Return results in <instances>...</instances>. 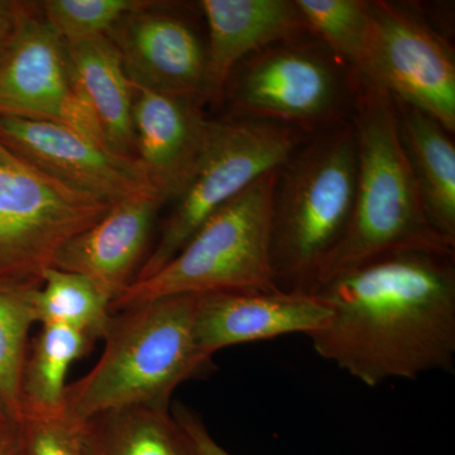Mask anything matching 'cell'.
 Wrapping results in <instances>:
<instances>
[{"label": "cell", "instance_id": "obj_1", "mask_svg": "<svg viewBox=\"0 0 455 455\" xmlns=\"http://www.w3.org/2000/svg\"><path fill=\"white\" fill-rule=\"evenodd\" d=\"M331 309L313 348L368 387L453 372L454 253L391 254L320 284Z\"/></svg>", "mask_w": 455, "mask_h": 455}, {"label": "cell", "instance_id": "obj_2", "mask_svg": "<svg viewBox=\"0 0 455 455\" xmlns=\"http://www.w3.org/2000/svg\"><path fill=\"white\" fill-rule=\"evenodd\" d=\"M352 122L357 140V185L343 238L317 269L313 289L391 254L454 253L433 229L401 137L390 92L352 74Z\"/></svg>", "mask_w": 455, "mask_h": 455}, {"label": "cell", "instance_id": "obj_3", "mask_svg": "<svg viewBox=\"0 0 455 455\" xmlns=\"http://www.w3.org/2000/svg\"><path fill=\"white\" fill-rule=\"evenodd\" d=\"M196 296H164L113 313L97 364L68 383L65 414L83 423L122 407L170 409L176 388L212 363L197 349Z\"/></svg>", "mask_w": 455, "mask_h": 455}, {"label": "cell", "instance_id": "obj_4", "mask_svg": "<svg viewBox=\"0 0 455 455\" xmlns=\"http://www.w3.org/2000/svg\"><path fill=\"white\" fill-rule=\"evenodd\" d=\"M357 140L352 119L301 143L278 171L272 265L278 289L311 292L314 277L352 218Z\"/></svg>", "mask_w": 455, "mask_h": 455}, {"label": "cell", "instance_id": "obj_5", "mask_svg": "<svg viewBox=\"0 0 455 455\" xmlns=\"http://www.w3.org/2000/svg\"><path fill=\"white\" fill-rule=\"evenodd\" d=\"M278 171L256 180L209 218L160 271L134 281L112 311L152 299L235 290H280L272 265Z\"/></svg>", "mask_w": 455, "mask_h": 455}, {"label": "cell", "instance_id": "obj_6", "mask_svg": "<svg viewBox=\"0 0 455 455\" xmlns=\"http://www.w3.org/2000/svg\"><path fill=\"white\" fill-rule=\"evenodd\" d=\"M307 132L276 123L236 118L212 122L208 142L187 187L173 202L154 250L134 281L170 262L215 212L271 171L280 169ZM133 281V283H134Z\"/></svg>", "mask_w": 455, "mask_h": 455}, {"label": "cell", "instance_id": "obj_7", "mask_svg": "<svg viewBox=\"0 0 455 455\" xmlns=\"http://www.w3.org/2000/svg\"><path fill=\"white\" fill-rule=\"evenodd\" d=\"M112 203L70 187L0 142V280L37 281Z\"/></svg>", "mask_w": 455, "mask_h": 455}, {"label": "cell", "instance_id": "obj_8", "mask_svg": "<svg viewBox=\"0 0 455 455\" xmlns=\"http://www.w3.org/2000/svg\"><path fill=\"white\" fill-rule=\"evenodd\" d=\"M331 51L299 40L260 51L236 75L230 100L236 118L309 132L344 121L353 79L343 76Z\"/></svg>", "mask_w": 455, "mask_h": 455}, {"label": "cell", "instance_id": "obj_9", "mask_svg": "<svg viewBox=\"0 0 455 455\" xmlns=\"http://www.w3.org/2000/svg\"><path fill=\"white\" fill-rule=\"evenodd\" d=\"M371 8L366 62L357 76L382 86L396 100L427 114L453 134V47L407 5L374 0Z\"/></svg>", "mask_w": 455, "mask_h": 455}, {"label": "cell", "instance_id": "obj_10", "mask_svg": "<svg viewBox=\"0 0 455 455\" xmlns=\"http://www.w3.org/2000/svg\"><path fill=\"white\" fill-rule=\"evenodd\" d=\"M0 116L59 123L106 147L68 47L44 22L38 3H29L0 59Z\"/></svg>", "mask_w": 455, "mask_h": 455}, {"label": "cell", "instance_id": "obj_11", "mask_svg": "<svg viewBox=\"0 0 455 455\" xmlns=\"http://www.w3.org/2000/svg\"><path fill=\"white\" fill-rule=\"evenodd\" d=\"M134 86L208 101V56L194 27L166 3L142 0L108 33Z\"/></svg>", "mask_w": 455, "mask_h": 455}, {"label": "cell", "instance_id": "obj_12", "mask_svg": "<svg viewBox=\"0 0 455 455\" xmlns=\"http://www.w3.org/2000/svg\"><path fill=\"white\" fill-rule=\"evenodd\" d=\"M0 142L53 179L112 204L156 193L136 157L114 154L59 123L0 116Z\"/></svg>", "mask_w": 455, "mask_h": 455}, {"label": "cell", "instance_id": "obj_13", "mask_svg": "<svg viewBox=\"0 0 455 455\" xmlns=\"http://www.w3.org/2000/svg\"><path fill=\"white\" fill-rule=\"evenodd\" d=\"M331 309L316 293L235 290L196 296V340L204 358L236 344L287 334L309 337L324 328Z\"/></svg>", "mask_w": 455, "mask_h": 455}, {"label": "cell", "instance_id": "obj_14", "mask_svg": "<svg viewBox=\"0 0 455 455\" xmlns=\"http://www.w3.org/2000/svg\"><path fill=\"white\" fill-rule=\"evenodd\" d=\"M203 104L133 85L134 156L166 203L187 187L208 142Z\"/></svg>", "mask_w": 455, "mask_h": 455}, {"label": "cell", "instance_id": "obj_15", "mask_svg": "<svg viewBox=\"0 0 455 455\" xmlns=\"http://www.w3.org/2000/svg\"><path fill=\"white\" fill-rule=\"evenodd\" d=\"M164 204L156 193L112 204L103 218L60 251L55 267L90 278L113 302L139 274Z\"/></svg>", "mask_w": 455, "mask_h": 455}, {"label": "cell", "instance_id": "obj_16", "mask_svg": "<svg viewBox=\"0 0 455 455\" xmlns=\"http://www.w3.org/2000/svg\"><path fill=\"white\" fill-rule=\"evenodd\" d=\"M208 23V100L220 101L235 66L310 33L295 0H203Z\"/></svg>", "mask_w": 455, "mask_h": 455}, {"label": "cell", "instance_id": "obj_17", "mask_svg": "<svg viewBox=\"0 0 455 455\" xmlns=\"http://www.w3.org/2000/svg\"><path fill=\"white\" fill-rule=\"evenodd\" d=\"M66 47L104 145L114 154L136 157L132 121L133 84L125 73L121 53L108 36Z\"/></svg>", "mask_w": 455, "mask_h": 455}, {"label": "cell", "instance_id": "obj_18", "mask_svg": "<svg viewBox=\"0 0 455 455\" xmlns=\"http://www.w3.org/2000/svg\"><path fill=\"white\" fill-rule=\"evenodd\" d=\"M396 100V99H395ZM401 137L433 229L455 247V146L435 119L396 100Z\"/></svg>", "mask_w": 455, "mask_h": 455}, {"label": "cell", "instance_id": "obj_19", "mask_svg": "<svg viewBox=\"0 0 455 455\" xmlns=\"http://www.w3.org/2000/svg\"><path fill=\"white\" fill-rule=\"evenodd\" d=\"M85 455H196L171 409L108 410L82 423Z\"/></svg>", "mask_w": 455, "mask_h": 455}, {"label": "cell", "instance_id": "obj_20", "mask_svg": "<svg viewBox=\"0 0 455 455\" xmlns=\"http://www.w3.org/2000/svg\"><path fill=\"white\" fill-rule=\"evenodd\" d=\"M95 341L64 325H41L29 343L23 367L22 414L64 411L68 374L75 362L92 352Z\"/></svg>", "mask_w": 455, "mask_h": 455}, {"label": "cell", "instance_id": "obj_21", "mask_svg": "<svg viewBox=\"0 0 455 455\" xmlns=\"http://www.w3.org/2000/svg\"><path fill=\"white\" fill-rule=\"evenodd\" d=\"M36 314L41 325L68 326L97 343L112 322V300L90 278L52 267L42 275Z\"/></svg>", "mask_w": 455, "mask_h": 455}, {"label": "cell", "instance_id": "obj_22", "mask_svg": "<svg viewBox=\"0 0 455 455\" xmlns=\"http://www.w3.org/2000/svg\"><path fill=\"white\" fill-rule=\"evenodd\" d=\"M37 281L0 280V405L12 420L22 416L23 367L29 331L37 323Z\"/></svg>", "mask_w": 455, "mask_h": 455}, {"label": "cell", "instance_id": "obj_23", "mask_svg": "<svg viewBox=\"0 0 455 455\" xmlns=\"http://www.w3.org/2000/svg\"><path fill=\"white\" fill-rule=\"evenodd\" d=\"M311 35H315L352 74L366 62L372 26L367 0H295Z\"/></svg>", "mask_w": 455, "mask_h": 455}, {"label": "cell", "instance_id": "obj_24", "mask_svg": "<svg viewBox=\"0 0 455 455\" xmlns=\"http://www.w3.org/2000/svg\"><path fill=\"white\" fill-rule=\"evenodd\" d=\"M142 0H44L42 17L65 44L108 36Z\"/></svg>", "mask_w": 455, "mask_h": 455}, {"label": "cell", "instance_id": "obj_25", "mask_svg": "<svg viewBox=\"0 0 455 455\" xmlns=\"http://www.w3.org/2000/svg\"><path fill=\"white\" fill-rule=\"evenodd\" d=\"M23 455H85L82 423L65 414L23 412L20 421Z\"/></svg>", "mask_w": 455, "mask_h": 455}, {"label": "cell", "instance_id": "obj_26", "mask_svg": "<svg viewBox=\"0 0 455 455\" xmlns=\"http://www.w3.org/2000/svg\"><path fill=\"white\" fill-rule=\"evenodd\" d=\"M173 418L187 431L193 443L196 455H232L221 447L206 427L203 419L184 403H176L172 410Z\"/></svg>", "mask_w": 455, "mask_h": 455}, {"label": "cell", "instance_id": "obj_27", "mask_svg": "<svg viewBox=\"0 0 455 455\" xmlns=\"http://www.w3.org/2000/svg\"><path fill=\"white\" fill-rule=\"evenodd\" d=\"M31 2L0 0V59L7 52L22 25Z\"/></svg>", "mask_w": 455, "mask_h": 455}, {"label": "cell", "instance_id": "obj_28", "mask_svg": "<svg viewBox=\"0 0 455 455\" xmlns=\"http://www.w3.org/2000/svg\"><path fill=\"white\" fill-rule=\"evenodd\" d=\"M0 455H23L20 425L11 418L0 419Z\"/></svg>", "mask_w": 455, "mask_h": 455}, {"label": "cell", "instance_id": "obj_29", "mask_svg": "<svg viewBox=\"0 0 455 455\" xmlns=\"http://www.w3.org/2000/svg\"><path fill=\"white\" fill-rule=\"evenodd\" d=\"M3 418H9V416L7 415V412L4 411V409H3V406L0 405V419Z\"/></svg>", "mask_w": 455, "mask_h": 455}]
</instances>
